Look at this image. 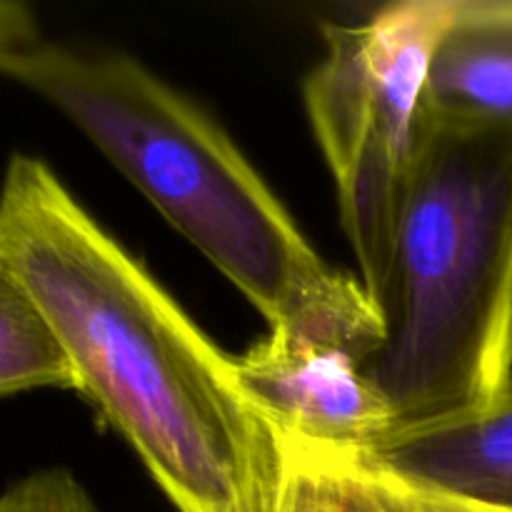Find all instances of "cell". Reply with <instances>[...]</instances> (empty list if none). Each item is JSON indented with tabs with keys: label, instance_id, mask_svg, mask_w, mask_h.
<instances>
[{
	"label": "cell",
	"instance_id": "1",
	"mask_svg": "<svg viewBox=\"0 0 512 512\" xmlns=\"http://www.w3.org/2000/svg\"><path fill=\"white\" fill-rule=\"evenodd\" d=\"M0 263L48 318L78 393L178 512L278 510V435L240 388L233 355L35 155L5 165Z\"/></svg>",
	"mask_w": 512,
	"mask_h": 512
},
{
	"label": "cell",
	"instance_id": "2",
	"mask_svg": "<svg viewBox=\"0 0 512 512\" xmlns=\"http://www.w3.org/2000/svg\"><path fill=\"white\" fill-rule=\"evenodd\" d=\"M0 75L60 110L195 245L270 333L338 345L360 365L383 340L363 283L330 268L230 135L145 65L38 40Z\"/></svg>",
	"mask_w": 512,
	"mask_h": 512
},
{
	"label": "cell",
	"instance_id": "3",
	"mask_svg": "<svg viewBox=\"0 0 512 512\" xmlns=\"http://www.w3.org/2000/svg\"><path fill=\"white\" fill-rule=\"evenodd\" d=\"M365 378L395 430L483 408L512 385V128L425 113Z\"/></svg>",
	"mask_w": 512,
	"mask_h": 512
},
{
	"label": "cell",
	"instance_id": "4",
	"mask_svg": "<svg viewBox=\"0 0 512 512\" xmlns=\"http://www.w3.org/2000/svg\"><path fill=\"white\" fill-rule=\"evenodd\" d=\"M453 0H403L365 23H328L305 78V110L325 155L360 283L378 308L395 225L425 120L430 63Z\"/></svg>",
	"mask_w": 512,
	"mask_h": 512
},
{
	"label": "cell",
	"instance_id": "5",
	"mask_svg": "<svg viewBox=\"0 0 512 512\" xmlns=\"http://www.w3.org/2000/svg\"><path fill=\"white\" fill-rule=\"evenodd\" d=\"M238 383L275 433L365 453L395 430L393 410L338 345L270 333L235 358Z\"/></svg>",
	"mask_w": 512,
	"mask_h": 512
},
{
	"label": "cell",
	"instance_id": "6",
	"mask_svg": "<svg viewBox=\"0 0 512 512\" xmlns=\"http://www.w3.org/2000/svg\"><path fill=\"white\" fill-rule=\"evenodd\" d=\"M363 458L410 488L512 512V385L483 408L393 430Z\"/></svg>",
	"mask_w": 512,
	"mask_h": 512
},
{
	"label": "cell",
	"instance_id": "7",
	"mask_svg": "<svg viewBox=\"0 0 512 512\" xmlns=\"http://www.w3.org/2000/svg\"><path fill=\"white\" fill-rule=\"evenodd\" d=\"M425 113L512 128V0H453L430 63Z\"/></svg>",
	"mask_w": 512,
	"mask_h": 512
},
{
	"label": "cell",
	"instance_id": "8",
	"mask_svg": "<svg viewBox=\"0 0 512 512\" xmlns=\"http://www.w3.org/2000/svg\"><path fill=\"white\" fill-rule=\"evenodd\" d=\"M278 435L280 493L275 512H498L410 488L363 453Z\"/></svg>",
	"mask_w": 512,
	"mask_h": 512
},
{
	"label": "cell",
	"instance_id": "9",
	"mask_svg": "<svg viewBox=\"0 0 512 512\" xmlns=\"http://www.w3.org/2000/svg\"><path fill=\"white\" fill-rule=\"evenodd\" d=\"M35 388L78 390V378L33 295L0 263V398Z\"/></svg>",
	"mask_w": 512,
	"mask_h": 512
},
{
	"label": "cell",
	"instance_id": "10",
	"mask_svg": "<svg viewBox=\"0 0 512 512\" xmlns=\"http://www.w3.org/2000/svg\"><path fill=\"white\" fill-rule=\"evenodd\" d=\"M0 512H103L68 468L30 473L0 493Z\"/></svg>",
	"mask_w": 512,
	"mask_h": 512
},
{
	"label": "cell",
	"instance_id": "11",
	"mask_svg": "<svg viewBox=\"0 0 512 512\" xmlns=\"http://www.w3.org/2000/svg\"><path fill=\"white\" fill-rule=\"evenodd\" d=\"M30 13L23 3L0 0V55L20 48L30 38Z\"/></svg>",
	"mask_w": 512,
	"mask_h": 512
}]
</instances>
